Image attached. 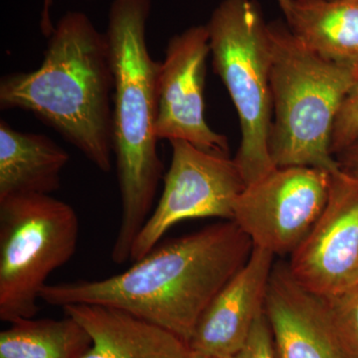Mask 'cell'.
<instances>
[{"label":"cell","instance_id":"obj_4","mask_svg":"<svg viewBox=\"0 0 358 358\" xmlns=\"http://www.w3.org/2000/svg\"><path fill=\"white\" fill-rule=\"evenodd\" d=\"M273 120L268 154L275 167L338 171L331 134L358 69L329 62L301 43L289 27L268 24Z\"/></svg>","mask_w":358,"mask_h":358},{"label":"cell","instance_id":"obj_19","mask_svg":"<svg viewBox=\"0 0 358 358\" xmlns=\"http://www.w3.org/2000/svg\"><path fill=\"white\" fill-rule=\"evenodd\" d=\"M231 358H278L272 329L265 313L256 320L243 348Z\"/></svg>","mask_w":358,"mask_h":358},{"label":"cell","instance_id":"obj_3","mask_svg":"<svg viewBox=\"0 0 358 358\" xmlns=\"http://www.w3.org/2000/svg\"><path fill=\"white\" fill-rule=\"evenodd\" d=\"M152 0H113L106 36L114 73L113 154L121 194V221L113 262L129 261L131 247L152 213L162 178L155 136L159 63L148 51Z\"/></svg>","mask_w":358,"mask_h":358},{"label":"cell","instance_id":"obj_11","mask_svg":"<svg viewBox=\"0 0 358 358\" xmlns=\"http://www.w3.org/2000/svg\"><path fill=\"white\" fill-rule=\"evenodd\" d=\"M275 258L270 252L254 247L247 263L204 310L190 341V350L231 358L243 348L256 320L265 313Z\"/></svg>","mask_w":358,"mask_h":358},{"label":"cell","instance_id":"obj_12","mask_svg":"<svg viewBox=\"0 0 358 358\" xmlns=\"http://www.w3.org/2000/svg\"><path fill=\"white\" fill-rule=\"evenodd\" d=\"M265 315L278 358H345L329 327L322 299L294 280L288 263L274 264Z\"/></svg>","mask_w":358,"mask_h":358},{"label":"cell","instance_id":"obj_1","mask_svg":"<svg viewBox=\"0 0 358 358\" xmlns=\"http://www.w3.org/2000/svg\"><path fill=\"white\" fill-rule=\"evenodd\" d=\"M253 248L241 228L228 220L157 245L121 274L46 285L41 301L55 307L96 305L124 310L189 345L204 310L247 263Z\"/></svg>","mask_w":358,"mask_h":358},{"label":"cell","instance_id":"obj_9","mask_svg":"<svg viewBox=\"0 0 358 358\" xmlns=\"http://www.w3.org/2000/svg\"><path fill=\"white\" fill-rule=\"evenodd\" d=\"M209 53L206 25L192 26L169 39L157 70L155 136L159 141H185L205 152L229 155L227 138L205 120Z\"/></svg>","mask_w":358,"mask_h":358},{"label":"cell","instance_id":"obj_8","mask_svg":"<svg viewBox=\"0 0 358 358\" xmlns=\"http://www.w3.org/2000/svg\"><path fill=\"white\" fill-rule=\"evenodd\" d=\"M171 166L159 203L131 247L129 261L140 260L181 221L217 217L232 220L233 208L246 187L234 159L212 154L185 141H171Z\"/></svg>","mask_w":358,"mask_h":358},{"label":"cell","instance_id":"obj_21","mask_svg":"<svg viewBox=\"0 0 358 358\" xmlns=\"http://www.w3.org/2000/svg\"><path fill=\"white\" fill-rule=\"evenodd\" d=\"M54 1L55 0H43L41 18H40V29L46 38H49L55 29V25L53 24L51 20V9L53 7Z\"/></svg>","mask_w":358,"mask_h":358},{"label":"cell","instance_id":"obj_10","mask_svg":"<svg viewBox=\"0 0 358 358\" xmlns=\"http://www.w3.org/2000/svg\"><path fill=\"white\" fill-rule=\"evenodd\" d=\"M288 263L310 293L329 298L358 285V178L331 173L326 207Z\"/></svg>","mask_w":358,"mask_h":358},{"label":"cell","instance_id":"obj_22","mask_svg":"<svg viewBox=\"0 0 358 358\" xmlns=\"http://www.w3.org/2000/svg\"><path fill=\"white\" fill-rule=\"evenodd\" d=\"M189 358H222V357H212V355H204V353L193 352V350H190Z\"/></svg>","mask_w":358,"mask_h":358},{"label":"cell","instance_id":"obj_17","mask_svg":"<svg viewBox=\"0 0 358 358\" xmlns=\"http://www.w3.org/2000/svg\"><path fill=\"white\" fill-rule=\"evenodd\" d=\"M322 299L329 327L345 358H358V285Z\"/></svg>","mask_w":358,"mask_h":358},{"label":"cell","instance_id":"obj_16","mask_svg":"<svg viewBox=\"0 0 358 358\" xmlns=\"http://www.w3.org/2000/svg\"><path fill=\"white\" fill-rule=\"evenodd\" d=\"M91 336L77 320L23 319L0 333V358H81Z\"/></svg>","mask_w":358,"mask_h":358},{"label":"cell","instance_id":"obj_14","mask_svg":"<svg viewBox=\"0 0 358 358\" xmlns=\"http://www.w3.org/2000/svg\"><path fill=\"white\" fill-rule=\"evenodd\" d=\"M70 157L49 136L24 133L0 121V200L51 195L61 187Z\"/></svg>","mask_w":358,"mask_h":358},{"label":"cell","instance_id":"obj_7","mask_svg":"<svg viewBox=\"0 0 358 358\" xmlns=\"http://www.w3.org/2000/svg\"><path fill=\"white\" fill-rule=\"evenodd\" d=\"M331 173L310 166L275 167L246 185L233 219L254 247L275 257L291 256L326 207Z\"/></svg>","mask_w":358,"mask_h":358},{"label":"cell","instance_id":"obj_20","mask_svg":"<svg viewBox=\"0 0 358 358\" xmlns=\"http://www.w3.org/2000/svg\"><path fill=\"white\" fill-rule=\"evenodd\" d=\"M336 159L343 173L358 178V141L336 155Z\"/></svg>","mask_w":358,"mask_h":358},{"label":"cell","instance_id":"obj_5","mask_svg":"<svg viewBox=\"0 0 358 358\" xmlns=\"http://www.w3.org/2000/svg\"><path fill=\"white\" fill-rule=\"evenodd\" d=\"M214 71L236 108V162L246 185L275 169L268 154L273 120L268 24L254 0H222L207 23Z\"/></svg>","mask_w":358,"mask_h":358},{"label":"cell","instance_id":"obj_23","mask_svg":"<svg viewBox=\"0 0 358 358\" xmlns=\"http://www.w3.org/2000/svg\"><path fill=\"white\" fill-rule=\"evenodd\" d=\"M278 1H279L280 6H281L284 13H286L287 11L289 10V6H291L292 1H293V0H278Z\"/></svg>","mask_w":358,"mask_h":358},{"label":"cell","instance_id":"obj_2","mask_svg":"<svg viewBox=\"0 0 358 358\" xmlns=\"http://www.w3.org/2000/svg\"><path fill=\"white\" fill-rule=\"evenodd\" d=\"M114 73L106 33L80 11L55 24L36 70L0 80V109L31 113L105 173L113 166Z\"/></svg>","mask_w":358,"mask_h":358},{"label":"cell","instance_id":"obj_15","mask_svg":"<svg viewBox=\"0 0 358 358\" xmlns=\"http://www.w3.org/2000/svg\"><path fill=\"white\" fill-rule=\"evenodd\" d=\"M285 15L289 29L310 50L358 69V0H293Z\"/></svg>","mask_w":358,"mask_h":358},{"label":"cell","instance_id":"obj_6","mask_svg":"<svg viewBox=\"0 0 358 358\" xmlns=\"http://www.w3.org/2000/svg\"><path fill=\"white\" fill-rule=\"evenodd\" d=\"M79 218L52 195L0 200V320L35 317L49 275L74 256Z\"/></svg>","mask_w":358,"mask_h":358},{"label":"cell","instance_id":"obj_18","mask_svg":"<svg viewBox=\"0 0 358 358\" xmlns=\"http://www.w3.org/2000/svg\"><path fill=\"white\" fill-rule=\"evenodd\" d=\"M358 141V75L341 103L331 134V150L336 157Z\"/></svg>","mask_w":358,"mask_h":358},{"label":"cell","instance_id":"obj_13","mask_svg":"<svg viewBox=\"0 0 358 358\" xmlns=\"http://www.w3.org/2000/svg\"><path fill=\"white\" fill-rule=\"evenodd\" d=\"M63 310L91 336L81 358L190 357L189 345L178 336L124 310L96 305H68Z\"/></svg>","mask_w":358,"mask_h":358}]
</instances>
